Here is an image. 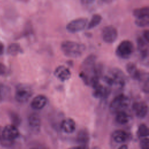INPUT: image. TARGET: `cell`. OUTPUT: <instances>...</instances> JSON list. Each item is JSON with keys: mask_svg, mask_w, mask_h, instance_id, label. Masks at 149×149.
<instances>
[{"mask_svg": "<svg viewBox=\"0 0 149 149\" xmlns=\"http://www.w3.org/2000/svg\"><path fill=\"white\" fill-rule=\"evenodd\" d=\"M61 49L66 56L76 58L83 55L85 51L86 47L84 44L77 42L66 40L62 42Z\"/></svg>", "mask_w": 149, "mask_h": 149, "instance_id": "cell-1", "label": "cell"}, {"mask_svg": "<svg viewBox=\"0 0 149 149\" xmlns=\"http://www.w3.org/2000/svg\"><path fill=\"white\" fill-rule=\"evenodd\" d=\"M103 79L109 86L117 85L122 87L125 84L126 77L121 70L118 68H113L111 69L109 74L104 77Z\"/></svg>", "mask_w": 149, "mask_h": 149, "instance_id": "cell-2", "label": "cell"}, {"mask_svg": "<svg viewBox=\"0 0 149 149\" xmlns=\"http://www.w3.org/2000/svg\"><path fill=\"white\" fill-rule=\"evenodd\" d=\"M130 103V100L127 95L123 94H119L110 103L109 110L113 113L125 111L129 107Z\"/></svg>", "mask_w": 149, "mask_h": 149, "instance_id": "cell-3", "label": "cell"}, {"mask_svg": "<svg viewBox=\"0 0 149 149\" xmlns=\"http://www.w3.org/2000/svg\"><path fill=\"white\" fill-rule=\"evenodd\" d=\"M134 51L133 43L127 40L120 42L116 49V55L122 59L129 58Z\"/></svg>", "mask_w": 149, "mask_h": 149, "instance_id": "cell-4", "label": "cell"}, {"mask_svg": "<svg viewBox=\"0 0 149 149\" xmlns=\"http://www.w3.org/2000/svg\"><path fill=\"white\" fill-rule=\"evenodd\" d=\"M33 94L31 87L25 84H19L16 89L15 98L19 103H25L29 101Z\"/></svg>", "mask_w": 149, "mask_h": 149, "instance_id": "cell-5", "label": "cell"}, {"mask_svg": "<svg viewBox=\"0 0 149 149\" xmlns=\"http://www.w3.org/2000/svg\"><path fill=\"white\" fill-rule=\"evenodd\" d=\"M87 19L84 17H80L74 19L69 22L66 29L68 31L71 33H75L84 30L87 24Z\"/></svg>", "mask_w": 149, "mask_h": 149, "instance_id": "cell-6", "label": "cell"}, {"mask_svg": "<svg viewBox=\"0 0 149 149\" xmlns=\"http://www.w3.org/2000/svg\"><path fill=\"white\" fill-rule=\"evenodd\" d=\"M118 36V33L116 28L112 25L105 26L101 32V37L103 41L108 44L114 42Z\"/></svg>", "mask_w": 149, "mask_h": 149, "instance_id": "cell-7", "label": "cell"}, {"mask_svg": "<svg viewBox=\"0 0 149 149\" xmlns=\"http://www.w3.org/2000/svg\"><path fill=\"white\" fill-rule=\"evenodd\" d=\"M132 109L136 116L140 119L144 118L147 116L148 111V105L144 101L134 102L132 105Z\"/></svg>", "mask_w": 149, "mask_h": 149, "instance_id": "cell-8", "label": "cell"}, {"mask_svg": "<svg viewBox=\"0 0 149 149\" xmlns=\"http://www.w3.org/2000/svg\"><path fill=\"white\" fill-rule=\"evenodd\" d=\"M28 125L33 133H39L41 127V120L39 115L35 112L31 113L28 118Z\"/></svg>", "mask_w": 149, "mask_h": 149, "instance_id": "cell-9", "label": "cell"}, {"mask_svg": "<svg viewBox=\"0 0 149 149\" xmlns=\"http://www.w3.org/2000/svg\"><path fill=\"white\" fill-rule=\"evenodd\" d=\"M54 74L61 81H65L70 78L71 72L65 66L60 65L55 68Z\"/></svg>", "mask_w": 149, "mask_h": 149, "instance_id": "cell-10", "label": "cell"}, {"mask_svg": "<svg viewBox=\"0 0 149 149\" xmlns=\"http://www.w3.org/2000/svg\"><path fill=\"white\" fill-rule=\"evenodd\" d=\"M47 103V97L43 94H38L32 100L30 106L34 110H40L44 108Z\"/></svg>", "mask_w": 149, "mask_h": 149, "instance_id": "cell-11", "label": "cell"}, {"mask_svg": "<svg viewBox=\"0 0 149 149\" xmlns=\"http://www.w3.org/2000/svg\"><path fill=\"white\" fill-rule=\"evenodd\" d=\"M61 129L62 132L67 134H70L76 130V122L70 118H67L62 120L60 125Z\"/></svg>", "mask_w": 149, "mask_h": 149, "instance_id": "cell-12", "label": "cell"}, {"mask_svg": "<svg viewBox=\"0 0 149 149\" xmlns=\"http://www.w3.org/2000/svg\"><path fill=\"white\" fill-rule=\"evenodd\" d=\"M126 69L127 73L130 77L136 80H141L144 76L143 74L137 68V66L133 62H129L126 66Z\"/></svg>", "mask_w": 149, "mask_h": 149, "instance_id": "cell-13", "label": "cell"}, {"mask_svg": "<svg viewBox=\"0 0 149 149\" xmlns=\"http://www.w3.org/2000/svg\"><path fill=\"white\" fill-rule=\"evenodd\" d=\"M112 139L116 143L122 144L130 139V134L123 130H116L112 133Z\"/></svg>", "mask_w": 149, "mask_h": 149, "instance_id": "cell-14", "label": "cell"}, {"mask_svg": "<svg viewBox=\"0 0 149 149\" xmlns=\"http://www.w3.org/2000/svg\"><path fill=\"white\" fill-rule=\"evenodd\" d=\"M76 141L79 146H81L84 148H87V144L90 140V136L88 130L86 129H80L76 136Z\"/></svg>", "mask_w": 149, "mask_h": 149, "instance_id": "cell-15", "label": "cell"}, {"mask_svg": "<svg viewBox=\"0 0 149 149\" xmlns=\"http://www.w3.org/2000/svg\"><path fill=\"white\" fill-rule=\"evenodd\" d=\"M93 95L95 98H105L108 96V95L110 93V90L109 88L101 84L98 83L97 84L93 87Z\"/></svg>", "mask_w": 149, "mask_h": 149, "instance_id": "cell-16", "label": "cell"}, {"mask_svg": "<svg viewBox=\"0 0 149 149\" xmlns=\"http://www.w3.org/2000/svg\"><path fill=\"white\" fill-rule=\"evenodd\" d=\"M137 49L140 52L141 57L146 59L148 55V42L143 38V37H139L137 40Z\"/></svg>", "mask_w": 149, "mask_h": 149, "instance_id": "cell-17", "label": "cell"}, {"mask_svg": "<svg viewBox=\"0 0 149 149\" xmlns=\"http://www.w3.org/2000/svg\"><path fill=\"white\" fill-rule=\"evenodd\" d=\"M130 120V115L125 112V111H120L116 113L115 120L120 125H125Z\"/></svg>", "mask_w": 149, "mask_h": 149, "instance_id": "cell-18", "label": "cell"}, {"mask_svg": "<svg viewBox=\"0 0 149 149\" xmlns=\"http://www.w3.org/2000/svg\"><path fill=\"white\" fill-rule=\"evenodd\" d=\"M102 16L99 14H94L91 17L90 22L87 24V29L90 30L95 28L100 24L102 20Z\"/></svg>", "mask_w": 149, "mask_h": 149, "instance_id": "cell-19", "label": "cell"}, {"mask_svg": "<svg viewBox=\"0 0 149 149\" xmlns=\"http://www.w3.org/2000/svg\"><path fill=\"white\" fill-rule=\"evenodd\" d=\"M137 135L140 139L148 137L149 130L146 124L141 123L137 131Z\"/></svg>", "mask_w": 149, "mask_h": 149, "instance_id": "cell-20", "label": "cell"}, {"mask_svg": "<svg viewBox=\"0 0 149 149\" xmlns=\"http://www.w3.org/2000/svg\"><path fill=\"white\" fill-rule=\"evenodd\" d=\"M22 51L21 47L20 45L17 43H12L10 44L7 49V52L8 54L15 56L18 54L19 52Z\"/></svg>", "mask_w": 149, "mask_h": 149, "instance_id": "cell-21", "label": "cell"}, {"mask_svg": "<svg viewBox=\"0 0 149 149\" xmlns=\"http://www.w3.org/2000/svg\"><path fill=\"white\" fill-rule=\"evenodd\" d=\"M133 15L136 17H140L149 15V8L145 6L140 8L135 9L133 11Z\"/></svg>", "mask_w": 149, "mask_h": 149, "instance_id": "cell-22", "label": "cell"}, {"mask_svg": "<svg viewBox=\"0 0 149 149\" xmlns=\"http://www.w3.org/2000/svg\"><path fill=\"white\" fill-rule=\"evenodd\" d=\"M134 23L137 26L140 27H145L148 26L149 24V15L136 17Z\"/></svg>", "mask_w": 149, "mask_h": 149, "instance_id": "cell-23", "label": "cell"}, {"mask_svg": "<svg viewBox=\"0 0 149 149\" xmlns=\"http://www.w3.org/2000/svg\"><path fill=\"white\" fill-rule=\"evenodd\" d=\"M10 119L12 122V124L15 126H18L20 125L21 122V119L19 115L14 112H11L9 114Z\"/></svg>", "mask_w": 149, "mask_h": 149, "instance_id": "cell-24", "label": "cell"}, {"mask_svg": "<svg viewBox=\"0 0 149 149\" xmlns=\"http://www.w3.org/2000/svg\"><path fill=\"white\" fill-rule=\"evenodd\" d=\"M140 146L142 149H148L149 147V140L148 137H144L140 139Z\"/></svg>", "mask_w": 149, "mask_h": 149, "instance_id": "cell-25", "label": "cell"}, {"mask_svg": "<svg viewBox=\"0 0 149 149\" xmlns=\"http://www.w3.org/2000/svg\"><path fill=\"white\" fill-rule=\"evenodd\" d=\"M8 72V69L6 67V66L0 62V76H4Z\"/></svg>", "mask_w": 149, "mask_h": 149, "instance_id": "cell-26", "label": "cell"}, {"mask_svg": "<svg viewBox=\"0 0 149 149\" xmlns=\"http://www.w3.org/2000/svg\"><path fill=\"white\" fill-rule=\"evenodd\" d=\"M95 0H81V2L85 6H89L94 3Z\"/></svg>", "mask_w": 149, "mask_h": 149, "instance_id": "cell-27", "label": "cell"}, {"mask_svg": "<svg viewBox=\"0 0 149 149\" xmlns=\"http://www.w3.org/2000/svg\"><path fill=\"white\" fill-rule=\"evenodd\" d=\"M148 36H149V31L148 30H145L143 33V38L148 42Z\"/></svg>", "mask_w": 149, "mask_h": 149, "instance_id": "cell-28", "label": "cell"}, {"mask_svg": "<svg viewBox=\"0 0 149 149\" xmlns=\"http://www.w3.org/2000/svg\"><path fill=\"white\" fill-rule=\"evenodd\" d=\"M4 51V45L3 44L0 43V55H2Z\"/></svg>", "mask_w": 149, "mask_h": 149, "instance_id": "cell-29", "label": "cell"}, {"mask_svg": "<svg viewBox=\"0 0 149 149\" xmlns=\"http://www.w3.org/2000/svg\"><path fill=\"white\" fill-rule=\"evenodd\" d=\"M119 148L120 149H126L127 148V146L126 144H122V146H120Z\"/></svg>", "mask_w": 149, "mask_h": 149, "instance_id": "cell-30", "label": "cell"}, {"mask_svg": "<svg viewBox=\"0 0 149 149\" xmlns=\"http://www.w3.org/2000/svg\"><path fill=\"white\" fill-rule=\"evenodd\" d=\"M18 1H20V2H28L29 0H18Z\"/></svg>", "mask_w": 149, "mask_h": 149, "instance_id": "cell-31", "label": "cell"}, {"mask_svg": "<svg viewBox=\"0 0 149 149\" xmlns=\"http://www.w3.org/2000/svg\"><path fill=\"white\" fill-rule=\"evenodd\" d=\"M0 95H1V89H0Z\"/></svg>", "mask_w": 149, "mask_h": 149, "instance_id": "cell-32", "label": "cell"}]
</instances>
